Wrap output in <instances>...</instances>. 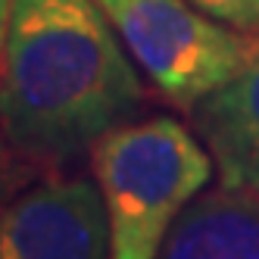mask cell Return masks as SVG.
Returning a JSON list of instances; mask_svg holds the SVG:
<instances>
[{"label": "cell", "instance_id": "obj_3", "mask_svg": "<svg viewBox=\"0 0 259 259\" xmlns=\"http://www.w3.org/2000/svg\"><path fill=\"white\" fill-rule=\"evenodd\" d=\"M97 4L153 88L184 109H194L212 91L228 84L259 47V38H250V31L212 19L191 0Z\"/></svg>", "mask_w": 259, "mask_h": 259}, {"label": "cell", "instance_id": "obj_9", "mask_svg": "<svg viewBox=\"0 0 259 259\" xmlns=\"http://www.w3.org/2000/svg\"><path fill=\"white\" fill-rule=\"evenodd\" d=\"M7 135L0 128V194H4V181H7V165H10V150H7Z\"/></svg>", "mask_w": 259, "mask_h": 259}, {"label": "cell", "instance_id": "obj_7", "mask_svg": "<svg viewBox=\"0 0 259 259\" xmlns=\"http://www.w3.org/2000/svg\"><path fill=\"white\" fill-rule=\"evenodd\" d=\"M191 4L237 31H259V0H191Z\"/></svg>", "mask_w": 259, "mask_h": 259}, {"label": "cell", "instance_id": "obj_4", "mask_svg": "<svg viewBox=\"0 0 259 259\" xmlns=\"http://www.w3.org/2000/svg\"><path fill=\"white\" fill-rule=\"evenodd\" d=\"M0 259H109L100 188L50 178L0 203Z\"/></svg>", "mask_w": 259, "mask_h": 259}, {"label": "cell", "instance_id": "obj_2", "mask_svg": "<svg viewBox=\"0 0 259 259\" xmlns=\"http://www.w3.org/2000/svg\"><path fill=\"white\" fill-rule=\"evenodd\" d=\"M212 162L172 116L125 122L103 135L91 165L109 219V259H156L175 219L209 184Z\"/></svg>", "mask_w": 259, "mask_h": 259}, {"label": "cell", "instance_id": "obj_1", "mask_svg": "<svg viewBox=\"0 0 259 259\" xmlns=\"http://www.w3.org/2000/svg\"><path fill=\"white\" fill-rule=\"evenodd\" d=\"M97 0H13L0 128L19 153L66 162L135 122L144 88Z\"/></svg>", "mask_w": 259, "mask_h": 259}, {"label": "cell", "instance_id": "obj_8", "mask_svg": "<svg viewBox=\"0 0 259 259\" xmlns=\"http://www.w3.org/2000/svg\"><path fill=\"white\" fill-rule=\"evenodd\" d=\"M10 10H13V0H0V60H4V44H7V25H10Z\"/></svg>", "mask_w": 259, "mask_h": 259}, {"label": "cell", "instance_id": "obj_6", "mask_svg": "<svg viewBox=\"0 0 259 259\" xmlns=\"http://www.w3.org/2000/svg\"><path fill=\"white\" fill-rule=\"evenodd\" d=\"M156 259H259V194L225 188L184 209Z\"/></svg>", "mask_w": 259, "mask_h": 259}, {"label": "cell", "instance_id": "obj_5", "mask_svg": "<svg viewBox=\"0 0 259 259\" xmlns=\"http://www.w3.org/2000/svg\"><path fill=\"white\" fill-rule=\"evenodd\" d=\"M225 188L259 194V47L237 75L194 109Z\"/></svg>", "mask_w": 259, "mask_h": 259}]
</instances>
